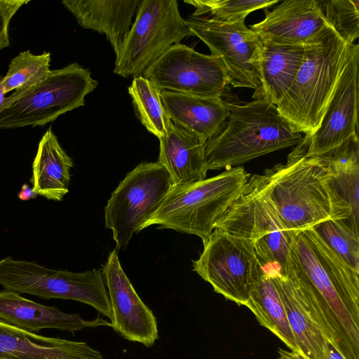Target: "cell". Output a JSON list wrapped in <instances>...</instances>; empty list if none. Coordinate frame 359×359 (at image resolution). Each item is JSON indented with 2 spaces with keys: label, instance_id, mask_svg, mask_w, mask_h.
Segmentation results:
<instances>
[{
  "label": "cell",
  "instance_id": "44dd1931",
  "mask_svg": "<svg viewBox=\"0 0 359 359\" xmlns=\"http://www.w3.org/2000/svg\"><path fill=\"white\" fill-rule=\"evenodd\" d=\"M62 4L81 27L104 34L116 56L130 32L139 0H65Z\"/></svg>",
  "mask_w": 359,
  "mask_h": 359
},
{
  "label": "cell",
  "instance_id": "cb8c5ba5",
  "mask_svg": "<svg viewBox=\"0 0 359 359\" xmlns=\"http://www.w3.org/2000/svg\"><path fill=\"white\" fill-rule=\"evenodd\" d=\"M318 156L330 168L334 189L347 214L349 224L358 231V134L353 135L339 147Z\"/></svg>",
  "mask_w": 359,
  "mask_h": 359
},
{
  "label": "cell",
  "instance_id": "52a82bcc",
  "mask_svg": "<svg viewBox=\"0 0 359 359\" xmlns=\"http://www.w3.org/2000/svg\"><path fill=\"white\" fill-rule=\"evenodd\" d=\"M98 82L87 69L71 63L50 70L41 82L6 97L0 111V130L44 126L85 104Z\"/></svg>",
  "mask_w": 359,
  "mask_h": 359
},
{
  "label": "cell",
  "instance_id": "6da1fadb",
  "mask_svg": "<svg viewBox=\"0 0 359 359\" xmlns=\"http://www.w3.org/2000/svg\"><path fill=\"white\" fill-rule=\"evenodd\" d=\"M291 236L286 275L326 339L346 359H359V272L312 228Z\"/></svg>",
  "mask_w": 359,
  "mask_h": 359
},
{
  "label": "cell",
  "instance_id": "277c9868",
  "mask_svg": "<svg viewBox=\"0 0 359 359\" xmlns=\"http://www.w3.org/2000/svg\"><path fill=\"white\" fill-rule=\"evenodd\" d=\"M225 101L228 121L219 134L206 142L208 170L240 166L302 140L301 133L295 132L266 99L244 104Z\"/></svg>",
  "mask_w": 359,
  "mask_h": 359
},
{
  "label": "cell",
  "instance_id": "ac0fdd59",
  "mask_svg": "<svg viewBox=\"0 0 359 359\" xmlns=\"http://www.w3.org/2000/svg\"><path fill=\"white\" fill-rule=\"evenodd\" d=\"M0 359H104L86 342L42 336L0 320Z\"/></svg>",
  "mask_w": 359,
  "mask_h": 359
},
{
  "label": "cell",
  "instance_id": "d6986e66",
  "mask_svg": "<svg viewBox=\"0 0 359 359\" xmlns=\"http://www.w3.org/2000/svg\"><path fill=\"white\" fill-rule=\"evenodd\" d=\"M159 140L157 162L168 172L172 187L193 184L206 179V141L171 121Z\"/></svg>",
  "mask_w": 359,
  "mask_h": 359
},
{
  "label": "cell",
  "instance_id": "9a60e30c",
  "mask_svg": "<svg viewBox=\"0 0 359 359\" xmlns=\"http://www.w3.org/2000/svg\"><path fill=\"white\" fill-rule=\"evenodd\" d=\"M102 273L111 308V327L129 341L153 346L158 338L156 318L123 270L116 248L109 253Z\"/></svg>",
  "mask_w": 359,
  "mask_h": 359
},
{
  "label": "cell",
  "instance_id": "7a4b0ae2",
  "mask_svg": "<svg viewBox=\"0 0 359 359\" xmlns=\"http://www.w3.org/2000/svg\"><path fill=\"white\" fill-rule=\"evenodd\" d=\"M265 172L271 199L289 233L329 219H341L353 229L334 189L330 168L321 156L293 150L286 164Z\"/></svg>",
  "mask_w": 359,
  "mask_h": 359
},
{
  "label": "cell",
  "instance_id": "1f68e13d",
  "mask_svg": "<svg viewBox=\"0 0 359 359\" xmlns=\"http://www.w3.org/2000/svg\"><path fill=\"white\" fill-rule=\"evenodd\" d=\"M29 2L27 0H0V51L10 45L8 29L11 20Z\"/></svg>",
  "mask_w": 359,
  "mask_h": 359
},
{
  "label": "cell",
  "instance_id": "7c38bea8",
  "mask_svg": "<svg viewBox=\"0 0 359 359\" xmlns=\"http://www.w3.org/2000/svg\"><path fill=\"white\" fill-rule=\"evenodd\" d=\"M191 36L201 40L211 55L219 57L227 71L230 86L255 90L260 99L259 62L262 41L244 21L221 22L206 16L184 19Z\"/></svg>",
  "mask_w": 359,
  "mask_h": 359
},
{
  "label": "cell",
  "instance_id": "8fae6325",
  "mask_svg": "<svg viewBox=\"0 0 359 359\" xmlns=\"http://www.w3.org/2000/svg\"><path fill=\"white\" fill-rule=\"evenodd\" d=\"M193 270L215 292L238 306L246 304L263 271L252 241L215 229Z\"/></svg>",
  "mask_w": 359,
  "mask_h": 359
},
{
  "label": "cell",
  "instance_id": "4fadbf2b",
  "mask_svg": "<svg viewBox=\"0 0 359 359\" xmlns=\"http://www.w3.org/2000/svg\"><path fill=\"white\" fill-rule=\"evenodd\" d=\"M142 76L161 90L203 97L223 98L230 86L219 57L201 53L180 43L166 50Z\"/></svg>",
  "mask_w": 359,
  "mask_h": 359
},
{
  "label": "cell",
  "instance_id": "4dcf8cb0",
  "mask_svg": "<svg viewBox=\"0 0 359 359\" xmlns=\"http://www.w3.org/2000/svg\"><path fill=\"white\" fill-rule=\"evenodd\" d=\"M327 25L347 44L351 45L359 36V1H318Z\"/></svg>",
  "mask_w": 359,
  "mask_h": 359
},
{
  "label": "cell",
  "instance_id": "f1b7e54d",
  "mask_svg": "<svg viewBox=\"0 0 359 359\" xmlns=\"http://www.w3.org/2000/svg\"><path fill=\"white\" fill-rule=\"evenodd\" d=\"M321 240L350 267L359 272V235L341 219H329L312 227Z\"/></svg>",
  "mask_w": 359,
  "mask_h": 359
},
{
  "label": "cell",
  "instance_id": "4316f807",
  "mask_svg": "<svg viewBox=\"0 0 359 359\" xmlns=\"http://www.w3.org/2000/svg\"><path fill=\"white\" fill-rule=\"evenodd\" d=\"M128 90L141 123L158 139L165 136L171 121L162 102V90L142 76L133 77Z\"/></svg>",
  "mask_w": 359,
  "mask_h": 359
},
{
  "label": "cell",
  "instance_id": "d4e9b609",
  "mask_svg": "<svg viewBox=\"0 0 359 359\" xmlns=\"http://www.w3.org/2000/svg\"><path fill=\"white\" fill-rule=\"evenodd\" d=\"M282 300L299 352L308 359H324L327 339L310 317L287 275L271 276Z\"/></svg>",
  "mask_w": 359,
  "mask_h": 359
},
{
  "label": "cell",
  "instance_id": "603a6c76",
  "mask_svg": "<svg viewBox=\"0 0 359 359\" xmlns=\"http://www.w3.org/2000/svg\"><path fill=\"white\" fill-rule=\"evenodd\" d=\"M304 45L262 41L260 98L276 106L290 88L303 62Z\"/></svg>",
  "mask_w": 359,
  "mask_h": 359
},
{
  "label": "cell",
  "instance_id": "836d02e7",
  "mask_svg": "<svg viewBox=\"0 0 359 359\" xmlns=\"http://www.w3.org/2000/svg\"><path fill=\"white\" fill-rule=\"evenodd\" d=\"M38 195L33 191L32 187H30L27 184H24L22 186L21 190L18 194V198L22 201L35 198Z\"/></svg>",
  "mask_w": 359,
  "mask_h": 359
},
{
  "label": "cell",
  "instance_id": "ffe728a7",
  "mask_svg": "<svg viewBox=\"0 0 359 359\" xmlns=\"http://www.w3.org/2000/svg\"><path fill=\"white\" fill-rule=\"evenodd\" d=\"M162 102L170 121L206 142L224 128L229 114L222 97H203L162 90Z\"/></svg>",
  "mask_w": 359,
  "mask_h": 359
},
{
  "label": "cell",
  "instance_id": "d6a6232c",
  "mask_svg": "<svg viewBox=\"0 0 359 359\" xmlns=\"http://www.w3.org/2000/svg\"><path fill=\"white\" fill-rule=\"evenodd\" d=\"M324 359H346L330 341H327Z\"/></svg>",
  "mask_w": 359,
  "mask_h": 359
},
{
  "label": "cell",
  "instance_id": "f546056e",
  "mask_svg": "<svg viewBox=\"0 0 359 359\" xmlns=\"http://www.w3.org/2000/svg\"><path fill=\"white\" fill-rule=\"evenodd\" d=\"M278 0H188L196 10L193 16H205L224 22L244 21L250 13L277 4Z\"/></svg>",
  "mask_w": 359,
  "mask_h": 359
},
{
  "label": "cell",
  "instance_id": "30bf717a",
  "mask_svg": "<svg viewBox=\"0 0 359 359\" xmlns=\"http://www.w3.org/2000/svg\"><path fill=\"white\" fill-rule=\"evenodd\" d=\"M172 187L168 172L157 161L141 163L127 173L104 208L105 227L112 231L117 250L145 229Z\"/></svg>",
  "mask_w": 359,
  "mask_h": 359
},
{
  "label": "cell",
  "instance_id": "7402d4cb",
  "mask_svg": "<svg viewBox=\"0 0 359 359\" xmlns=\"http://www.w3.org/2000/svg\"><path fill=\"white\" fill-rule=\"evenodd\" d=\"M72 158L60 144L51 126L41 137L32 163L33 191L48 200L60 201L69 192Z\"/></svg>",
  "mask_w": 359,
  "mask_h": 359
},
{
  "label": "cell",
  "instance_id": "5bb4252c",
  "mask_svg": "<svg viewBox=\"0 0 359 359\" xmlns=\"http://www.w3.org/2000/svg\"><path fill=\"white\" fill-rule=\"evenodd\" d=\"M359 46H350L347 62L318 128L294 151L318 156L358 133Z\"/></svg>",
  "mask_w": 359,
  "mask_h": 359
},
{
  "label": "cell",
  "instance_id": "9c48e42d",
  "mask_svg": "<svg viewBox=\"0 0 359 359\" xmlns=\"http://www.w3.org/2000/svg\"><path fill=\"white\" fill-rule=\"evenodd\" d=\"M136 17L116 56L114 73L142 76L173 45L191 36L176 0H139Z\"/></svg>",
  "mask_w": 359,
  "mask_h": 359
},
{
  "label": "cell",
  "instance_id": "2e32d148",
  "mask_svg": "<svg viewBox=\"0 0 359 359\" xmlns=\"http://www.w3.org/2000/svg\"><path fill=\"white\" fill-rule=\"evenodd\" d=\"M264 13L263 20L250 26L264 42L304 45L328 25L316 0L284 1Z\"/></svg>",
  "mask_w": 359,
  "mask_h": 359
},
{
  "label": "cell",
  "instance_id": "ba28073f",
  "mask_svg": "<svg viewBox=\"0 0 359 359\" xmlns=\"http://www.w3.org/2000/svg\"><path fill=\"white\" fill-rule=\"evenodd\" d=\"M0 285L8 290L43 299L80 302L112 319L108 292L100 269L85 272L55 270L34 262L7 257L0 259Z\"/></svg>",
  "mask_w": 359,
  "mask_h": 359
},
{
  "label": "cell",
  "instance_id": "e0dca14e",
  "mask_svg": "<svg viewBox=\"0 0 359 359\" xmlns=\"http://www.w3.org/2000/svg\"><path fill=\"white\" fill-rule=\"evenodd\" d=\"M0 320L32 333L43 329L74 332L88 327H111V323L100 317L87 320L78 314L64 313L55 306L36 303L6 289L0 291Z\"/></svg>",
  "mask_w": 359,
  "mask_h": 359
},
{
  "label": "cell",
  "instance_id": "484cf974",
  "mask_svg": "<svg viewBox=\"0 0 359 359\" xmlns=\"http://www.w3.org/2000/svg\"><path fill=\"white\" fill-rule=\"evenodd\" d=\"M261 325L280 339L293 352H299L286 313L271 276L263 273L245 304Z\"/></svg>",
  "mask_w": 359,
  "mask_h": 359
},
{
  "label": "cell",
  "instance_id": "5b68a950",
  "mask_svg": "<svg viewBox=\"0 0 359 359\" xmlns=\"http://www.w3.org/2000/svg\"><path fill=\"white\" fill-rule=\"evenodd\" d=\"M215 229L252 241L264 274L286 276L292 233L285 228L271 199L266 172L249 177Z\"/></svg>",
  "mask_w": 359,
  "mask_h": 359
},
{
  "label": "cell",
  "instance_id": "8992f818",
  "mask_svg": "<svg viewBox=\"0 0 359 359\" xmlns=\"http://www.w3.org/2000/svg\"><path fill=\"white\" fill-rule=\"evenodd\" d=\"M250 177L240 165L193 184L172 187L145 228L158 224L160 229L196 235L204 244Z\"/></svg>",
  "mask_w": 359,
  "mask_h": 359
},
{
  "label": "cell",
  "instance_id": "3957f363",
  "mask_svg": "<svg viewBox=\"0 0 359 359\" xmlns=\"http://www.w3.org/2000/svg\"><path fill=\"white\" fill-rule=\"evenodd\" d=\"M350 46L329 25L304 44L301 67L276 105L295 132L310 136L318 128L346 65Z\"/></svg>",
  "mask_w": 359,
  "mask_h": 359
},
{
  "label": "cell",
  "instance_id": "83f0119b",
  "mask_svg": "<svg viewBox=\"0 0 359 359\" xmlns=\"http://www.w3.org/2000/svg\"><path fill=\"white\" fill-rule=\"evenodd\" d=\"M50 53L43 52L34 55L29 50L20 52L13 57L2 84L6 93L19 90L42 81L50 72Z\"/></svg>",
  "mask_w": 359,
  "mask_h": 359
},
{
  "label": "cell",
  "instance_id": "d590c367",
  "mask_svg": "<svg viewBox=\"0 0 359 359\" xmlns=\"http://www.w3.org/2000/svg\"><path fill=\"white\" fill-rule=\"evenodd\" d=\"M3 76H0V111L3 108V106L6 102V97L5 96L6 93L2 84Z\"/></svg>",
  "mask_w": 359,
  "mask_h": 359
},
{
  "label": "cell",
  "instance_id": "e575fe53",
  "mask_svg": "<svg viewBox=\"0 0 359 359\" xmlns=\"http://www.w3.org/2000/svg\"><path fill=\"white\" fill-rule=\"evenodd\" d=\"M278 359H308L299 352H293L283 348H278Z\"/></svg>",
  "mask_w": 359,
  "mask_h": 359
}]
</instances>
